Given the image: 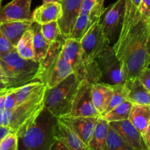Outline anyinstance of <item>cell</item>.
Masks as SVG:
<instances>
[{"label": "cell", "mask_w": 150, "mask_h": 150, "mask_svg": "<svg viewBox=\"0 0 150 150\" xmlns=\"http://www.w3.org/2000/svg\"><path fill=\"white\" fill-rule=\"evenodd\" d=\"M104 11V7L96 3L89 15L79 14L71 34L67 38L81 41L91 26L100 19Z\"/></svg>", "instance_id": "16"}, {"label": "cell", "mask_w": 150, "mask_h": 150, "mask_svg": "<svg viewBox=\"0 0 150 150\" xmlns=\"http://www.w3.org/2000/svg\"><path fill=\"white\" fill-rule=\"evenodd\" d=\"M62 7L58 2L44 3L32 13V20L40 25L57 21L61 18Z\"/></svg>", "instance_id": "18"}, {"label": "cell", "mask_w": 150, "mask_h": 150, "mask_svg": "<svg viewBox=\"0 0 150 150\" xmlns=\"http://www.w3.org/2000/svg\"><path fill=\"white\" fill-rule=\"evenodd\" d=\"M102 73L103 82L110 85L124 84L127 80L122 65L113 46L108 45L96 59Z\"/></svg>", "instance_id": "9"}, {"label": "cell", "mask_w": 150, "mask_h": 150, "mask_svg": "<svg viewBox=\"0 0 150 150\" xmlns=\"http://www.w3.org/2000/svg\"><path fill=\"white\" fill-rule=\"evenodd\" d=\"M0 59L2 70L10 79V88L18 87L35 80L40 62L23 58L16 48L0 56Z\"/></svg>", "instance_id": "6"}, {"label": "cell", "mask_w": 150, "mask_h": 150, "mask_svg": "<svg viewBox=\"0 0 150 150\" xmlns=\"http://www.w3.org/2000/svg\"><path fill=\"white\" fill-rule=\"evenodd\" d=\"M54 137L55 140L61 141L75 149L89 150V147L73 130L57 118L54 127Z\"/></svg>", "instance_id": "17"}, {"label": "cell", "mask_w": 150, "mask_h": 150, "mask_svg": "<svg viewBox=\"0 0 150 150\" xmlns=\"http://www.w3.org/2000/svg\"><path fill=\"white\" fill-rule=\"evenodd\" d=\"M92 85L86 80L81 81L69 115L75 117H101L92 103L91 95Z\"/></svg>", "instance_id": "11"}, {"label": "cell", "mask_w": 150, "mask_h": 150, "mask_svg": "<svg viewBox=\"0 0 150 150\" xmlns=\"http://www.w3.org/2000/svg\"><path fill=\"white\" fill-rule=\"evenodd\" d=\"M128 120L144 136L150 123V106L133 104Z\"/></svg>", "instance_id": "22"}, {"label": "cell", "mask_w": 150, "mask_h": 150, "mask_svg": "<svg viewBox=\"0 0 150 150\" xmlns=\"http://www.w3.org/2000/svg\"><path fill=\"white\" fill-rule=\"evenodd\" d=\"M45 90L44 85L29 99L17 105L12 110L0 111V127H7L16 134L26 127L44 108Z\"/></svg>", "instance_id": "4"}, {"label": "cell", "mask_w": 150, "mask_h": 150, "mask_svg": "<svg viewBox=\"0 0 150 150\" xmlns=\"http://www.w3.org/2000/svg\"><path fill=\"white\" fill-rule=\"evenodd\" d=\"M108 127V122L103 117H100L88 144L89 150H104Z\"/></svg>", "instance_id": "23"}, {"label": "cell", "mask_w": 150, "mask_h": 150, "mask_svg": "<svg viewBox=\"0 0 150 150\" xmlns=\"http://www.w3.org/2000/svg\"><path fill=\"white\" fill-rule=\"evenodd\" d=\"M144 140L145 142H146L148 150H150V123L149 124V125H148L147 128H146L144 135Z\"/></svg>", "instance_id": "38"}, {"label": "cell", "mask_w": 150, "mask_h": 150, "mask_svg": "<svg viewBox=\"0 0 150 150\" xmlns=\"http://www.w3.org/2000/svg\"><path fill=\"white\" fill-rule=\"evenodd\" d=\"M61 0H42V4L48 2H58L60 3Z\"/></svg>", "instance_id": "43"}, {"label": "cell", "mask_w": 150, "mask_h": 150, "mask_svg": "<svg viewBox=\"0 0 150 150\" xmlns=\"http://www.w3.org/2000/svg\"><path fill=\"white\" fill-rule=\"evenodd\" d=\"M149 26H150V21H149Z\"/></svg>", "instance_id": "47"}, {"label": "cell", "mask_w": 150, "mask_h": 150, "mask_svg": "<svg viewBox=\"0 0 150 150\" xmlns=\"http://www.w3.org/2000/svg\"><path fill=\"white\" fill-rule=\"evenodd\" d=\"M149 67H150V64H149Z\"/></svg>", "instance_id": "48"}, {"label": "cell", "mask_w": 150, "mask_h": 150, "mask_svg": "<svg viewBox=\"0 0 150 150\" xmlns=\"http://www.w3.org/2000/svg\"><path fill=\"white\" fill-rule=\"evenodd\" d=\"M18 149V136L16 133L10 132L0 140V150Z\"/></svg>", "instance_id": "31"}, {"label": "cell", "mask_w": 150, "mask_h": 150, "mask_svg": "<svg viewBox=\"0 0 150 150\" xmlns=\"http://www.w3.org/2000/svg\"><path fill=\"white\" fill-rule=\"evenodd\" d=\"M104 1H105V0H98V3L100 4V5L102 6V7H103Z\"/></svg>", "instance_id": "44"}, {"label": "cell", "mask_w": 150, "mask_h": 150, "mask_svg": "<svg viewBox=\"0 0 150 150\" xmlns=\"http://www.w3.org/2000/svg\"><path fill=\"white\" fill-rule=\"evenodd\" d=\"M16 106V95L13 88H8L6 94L5 103H4V110L10 111Z\"/></svg>", "instance_id": "33"}, {"label": "cell", "mask_w": 150, "mask_h": 150, "mask_svg": "<svg viewBox=\"0 0 150 150\" xmlns=\"http://www.w3.org/2000/svg\"><path fill=\"white\" fill-rule=\"evenodd\" d=\"M65 38L61 36L50 44L43 59L40 62L35 80L40 81L46 88H51L73 73L71 67L62 55Z\"/></svg>", "instance_id": "3"}, {"label": "cell", "mask_w": 150, "mask_h": 150, "mask_svg": "<svg viewBox=\"0 0 150 150\" xmlns=\"http://www.w3.org/2000/svg\"><path fill=\"white\" fill-rule=\"evenodd\" d=\"M51 149L52 150H77L73 148L70 147L68 145L65 144L63 143L62 142L59 140H55V142L53 144L52 146H51Z\"/></svg>", "instance_id": "37"}, {"label": "cell", "mask_w": 150, "mask_h": 150, "mask_svg": "<svg viewBox=\"0 0 150 150\" xmlns=\"http://www.w3.org/2000/svg\"><path fill=\"white\" fill-rule=\"evenodd\" d=\"M15 48H16V47L13 46L9 42L8 40L5 38V36L3 35L1 29H0V56L7 54Z\"/></svg>", "instance_id": "34"}, {"label": "cell", "mask_w": 150, "mask_h": 150, "mask_svg": "<svg viewBox=\"0 0 150 150\" xmlns=\"http://www.w3.org/2000/svg\"><path fill=\"white\" fill-rule=\"evenodd\" d=\"M57 118L45 108L26 127L17 133L18 150H51L55 142L54 127Z\"/></svg>", "instance_id": "2"}, {"label": "cell", "mask_w": 150, "mask_h": 150, "mask_svg": "<svg viewBox=\"0 0 150 150\" xmlns=\"http://www.w3.org/2000/svg\"><path fill=\"white\" fill-rule=\"evenodd\" d=\"M127 91V100L136 105L150 106V92L142 85L138 78L128 79L124 83Z\"/></svg>", "instance_id": "19"}, {"label": "cell", "mask_w": 150, "mask_h": 150, "mask_svg": "<svg viewBox=\"0 0 150 150\" xmlns=\"http://www.w3.org/2000/svg\"><path fill=\"white\" fill-rule=\"evenodd\" d=\"M100 117H75L67 115L58 117L57 119L73 130L88 146L95 125Z\"/></svg>", "instance_id": "12"}, {"label": "cell", "mask_w": 150, "mask_h": 150, "mask_svg": "<svg viewBox=\"0 0 150 150\" xmlns=\"http://www.w3.org/2000/svg\"><path fill=\"white\" fill-rule=\"evenodd\" d=\"M108 124L131 147L136 150H148L143 135L129 120L111 122Z\"/></svg>", "instance_id": "13"}, {"label": "cell", "mask_w": 150, "mask_h": 150, "mask_svg": "<svg viewBox=\"0 0 150 150\" xmlns=\"http://www.w3.org/2000/svg\"><path fill=\"white\" fill-rule=\"evenodd\" d=\"M62 55L79 80H86L92 84L101 82L102 73L97 61L92 64H86L83 61L80 41L66 38Z\"/></svg>", "instance_id": "7"}, {"label": "cell", "mask_w": 150, "mask_h": 150, "mask_svg": "<svg viewBox=\"0 0 150 150\" xmlns=\"http://www.w3.org/2000/svg\"><path fill=\"white\" fill-rule=\"evenodd\" d=\"M7 92L0 96V111H4V103H5V98Z\"/></svg>", "instance_id": "41"}, {"label": "cell", "mask_w": 150, "mask_h": 150, "mask_svg": "<svg viewBox=\"0 0 150 150\" xmlns=\"http://www.w3.org/2000/svg\"><path fill=\"white\" fill-rule=\"evenodd\" d=\"M1 59H0V69H1V70H2V67H1Z\"/></svg>", "instance_id": "45"}, {"label": "cell", "mask_w": 150, "mask_h": 150, "mask_svg": "<svg viewBox=\"0 0 150 150\" xmlns=\"http://www.w3.org/2000/svg\"><path fill=\"white\" fill-rule=\"evenodd\" d=\"M132 106L133 103H131L130 101L126 100L102 117L108 122L128 120Z\"/></svg>", "instance_id": "27"}, {"label": "cell", "mask_w": 150, "mask_h": 150, "mask_svg": "<svg viewBox=\"0 0 150 150\" xmlns=\"http://www.w3.org/2000/svg\"><path fill=\"white\" fill-rule=\"evenodd\" d=\"M32 0H13L0 9V24L5 22L32 21Z\"/></svg>", "instance_id": "14"}, {"label": "cell", "mask_w": 150, "mask_h": 150, "mask_svg": "<svg viewBox=\"0 0 150 150\" xmlns=\"http://www.w3.org/2000/svg\"><path fill=\"white\" fill-rule=\"evenodd\" d=\"M80 81L79 77L73 73L56 86L45 87L44 108L56 118L69 115Z\"/></svg>", "instance_id": "5"}, {"label": "cell", "mask_w": 150, "mask_h": 150, "mask_svg": "<svg viewBox=\"0 0 150 150\" xmlns=\"http://www.w3.org/2000/svg\"><path fill=\"white\" fill-rule=\"evenodd\" d=\"M43 86V83L40 81L34 80L18 87L13 88L16 95V105L29 99L34 93Z\"/></svg>", "instance_id": "26"}, {"label": "cell", "mask_w": 150, "mask_h": 150, "mask_svg": "<svg viewBox=\"0 0 150 150\" xmlns=\"http://www.w3.org/2000/svg\"><path fill=\"white\" fill-rule=\"evenodd\" d=\"M31 28L33 31V47L35 52L34 60L40 62L46 55L51 43L45 40L42 35L41 32V25L33 22Z\"/></svg>", "instance_id": "24"}, {"label": "cell", "mask_w": 150, "mask_h": 150, "mask_svg": "<svg viewBox=\"0 0 150 150\" xmlns=\"http://www.w3.org/2000/svg\"><path fill=\"white\" fill-rule=\"evenodd\" d=\"M104 150H136L127 144L109 125Z\"/></svg>", "instance_id": "28"}, {"label": "cell", "mask_w": 150, "mask_h": 150, "mask_svg": "<svg viewBox=\"0 0 150 150\" xmlns=\"http://www.w3.org/2000/svg\"><path fill=\"white\" fill-rule=\"evenodd\" d=\"M113 94L114 89L112 85L104 82H98L92 85L91 91L92 103L100 116L106 109Z\"/></svg>", "instance_id": "20"}, {"label": "cell", "mask_w": 150, "mask_h": 150, "mask_svg": "<svg viewBox=\"0 0 150 150\" xmlns=\"http://www.w3.org/2000/svg\"><path fill=\"white\" fill-rule=\"evenodd\" d=\"M8 85L3 82H0V96L5 93L8 89Z\"/></svg>", "instance_id": "42"}, {"label": "cell", "mask_w": 150, "mask_h": 150, "mask_svg": "<svg viewBox=\"0 0 150 150\" xmlns=\"http://www.w3.org/2000/svg\"><path fill=\"white\" fill-rule=\"evenodd\" d=\"M32 21L5 22L0 24V29L9 42L16 47L21 37L32 26Z\"/></svg>", "instance_id": "21"}, {"label": "cell", "mask_w": 150, "mask_h": 150, "mask_svg": "<svg viewBox=\"0 0 150 150\" xmlns=\"http://www.w3.org/2000/svg\"><path fill=\"white\" fill-rule=\"evenodd\" d=\"M18 54L26 59H34L35 52L33 47V31L29 28L24 34L16 47Z\"/></svg>", "instance_id": "25"}, {"label": "cell", "mask_w": 150, "mask_h": 150, "mask_svg": "<svg viewBox=\"0 0 150 150\" xmlns=\"http://www.w3.org/2000/svg\"><path fill=\"white\" fill-rule=\"evenodd\" d=\"M83 0H61V18L57 21L62 35L67 38L73 31L76 20L80 14Z\"/></svg>", "instance_id": "15"}, {"label": "cell", "mask_w": 150, "mask_h": 150, "mask_svg": "<svg viewBox=\"0 0 150 150\" xmlns=\"http://www.w3.org/2000/svg\"><path fill=\"white\" fill-rule=\"evenodd\" d=\"M141 19L149 23L150 21V0H142L139 10Z\"/></svg>", "instance_id": "32"}, {"label": "cell", "mask_w": 150, "mask_h": 150, "mask_svg": "<svg viewBox=\"0 0 150 150\" xmlns=\"http://www.w3.org/2000/svg\"><path fill=\"white\" fill-rule=\"evenodd\" d=\"M97 2L98 0H83L81 7L80 14L89 15Z\"/></svg>", "instance_id": "36"}, {"label": "cell", "mask_w": 150, "mask_h": 150, "mask_svg": "<svg viewBox=\"0 0 150 150\" xmlns=\"http://www.w3.org/2000/svg\"><path fill=\"white\" fill-rule=\"evenodd\" d=\"M127 80L138 78L150 64V26L139 19L113 45Z\"/></svg>", "instance_id": "1"}, {"label": "cell", "mask_w": 150, "mask_h": 150, "mask_svg": "<svg viewBox=\"0 0 150 150\" xmlns=\"http://www.w3.org/2000/svg\"><path fill=\"white\" fill-rule=\"evenodd\" d=\"M0 82H3L8 85V87L10 88V79L7 77L4 71L1 69H0Z\"/></svg>", "instance_id": "39"}, {"label": "cell", "mask_w": 150, "mask_h": 150, "mask_svg": "<svg viewBox=\"0 0 150 150\" xmlns=\"http://www.w3.org/2000/svg\"><path fill=\"white\" fill-rule=\"evenodd\" d=\"M113 89H114V94L112 95L111 100L107 106L106 109L104 111L102 116L105 115L108 112H109L111 110L117 107V105H120L121 103H124L127 100V91L124 84H118V85H112ZM101 116V117H102Z\"/></svg>", "instance_id": "29"}, {"label": "cell", "mask_w": 150, "mask_h": 150, "mask_svg": "<svg viewBox=\"0 0 150 150\" xmlns=\"http://www.w3.org/2000/svg\"><path fill=\"white\" fill-rule=\"evenodd\" d=\"M51 150H52V149H51Z\"/></svg>", "instance_id": "49"}, {"label": "cell", "mask_w": 150, "mask_h": 150, "mask_svg": "<svg viewBox=\"0 0 150 150\" xmlns=\"http://www.w3.org/2000/svg\"><path fill=\"white\" fill-rule=\"evenodd\" d=\"M41 32L45 40L50 43L57 40L60 37L62 36L57 21H52L41 25Z\"/></svg>", "instance_id": "30"}, {"label": "cell", "mask_w": 150, "mask_h": 150, "mask_svg": "<svg viewBox=\"0 0 150 150\" xmlns=\"http://www.w3.org/2000/svg\"><path fill=\"white\" fill-rule=\"evenodd\" d=\"M125 0H117L114 4L104 9L103 20L100 23L103 31L110 42L117 34L120 35L125 13Z\"/></svg>", "instance_id": "10"}, {"label": "cell", "mask_w": 150, "mask_h": 150, "mask_svg": "<svg viewBox=\"0 0 150 150\" xmlns=\"http://www.w3.org/2000/svg\"><path fill=\"white\" fill-rule=\"evenodd\" d=\"M80 42L82 59L86 64L95 62L97 58L111 43L103 31L100 21L91 26Z\"/></svg>", "instance_id": "8"}, {"label": "cell", "mask_w": 150, "mask_h": 150, "mask_svg": "<svg viewBox=\"0 0 150 150\" xmlns=\"http://www.w3.org/2000/svg\"><path fill=\"white\" fill-rule=\"evenodd\" d=\"M10 131V129H8L7 127H0V140H1L2 138H4V136L7 134H8Z\"/></svg>", "instance_id": "40"}, {"label": "cell", "mask_w": 150, "mask_h": 150, "mask_svg": "<svg viewBox=\"0 0 150 150\" xmlns=\"http://www.w3.org/2000/svg\"><path fill=\"white\" fill-rule=\"evenodd\" d=\"M144 86L150 92V67L145 69L138 77Z\"/></svg>", "instance_id": "35"}, {"label": "cell", "mask_w": 150, "mask_h": 150, "mask_svg": "<svg viewBox=\"0 0 150 150\" xmlns=\"http://www.w3.org/2000/svg\"><path fill=\"white\" fill-rule=\"evenodd\" d=\"M1 1H2V0H0V9H1Z\"/></svg>", "instance_id": "46"}]
</instances>
